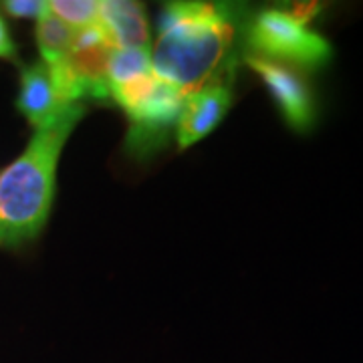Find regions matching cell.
<instances>
[{
	"mask_svg": "<svg viewBox=\"0 0 363 363\" xmlns=\"http://www.w3.org/2000/svg\"><path fill=\"white\" fill-rule=\"evenodd\" d=\"M240 39V11L228 2H168L157 18L150 51L157 79L192 95L216 81H228Z\"/></svg>",
	"mask_w": 363,
	"mask_h": 363,
	"instance_id": "cell-1",
	"label": "cell"
},
{
	"mask_svg": "<svg viewBox=\"0 0 363 363\" xmlns=\"http://www.w3.org/2000/svg\"><path fill=\"white\" fill-rule=\"evenodd\" d=\"M83 116L85 105H69L0 172V248L13 250L39 238L51 216L61 152Z\"/></svg>",
	"mask_w": 363,
	"mask_h": 363,
	"instance_id": "cell-2",
	"label": "cell"
},
{
	"mask_svg": "<svg viewBox=\"0 0 363 363\" xmlns=\"http://www.w3.org/2000/svg\"><path fill=\"white\" fill-rule=\"evenodd\" d=\"M111 99L130 119L128 147L131 154H150L162 147L176 130L186 95L156 77V73L111 87Z\"/></svg>",
	"mask_w": 363,
	"mask_h": 363,
	"instance_id": "cell-3",
	"label": "cell"
},
{
	"mask_svg": "<svg viewBox=\"0 0 363 363\" xmlns=\"http://www.w3.org/2000/svg\"><path fill=\"white\" fill-rule=\"evenodd\" d=\"M245 40L259 55L291 67L319 69L333 57V47L289 9H264L245 26Z\"/></svg>",
	"mask_w": 363,
	"mask_h": 363,
	"instance_id": "cell-4",
	"label": "cell"
},
{
	"mask_svg": "<svg viewBox=\"0 0 363 363\" xmlns=\"http://www.w3.org/2000/svg\"><path fill=\"white\" fill-rule=\"evenodd\" d=\"M245 63L267 85L286 125L297 133L311 130L317 119V104L307 79L295 67L271 61L259 55L248 52L245 55Z\"/></svg>",
	"mask_w": 363,
	"mask_h": 363,
	"instance_id": "cell-5",
	"label": "cell"
},
{
	"mask_svg": "<svg viewBox=\"0 0 363 363\" xmlns=\"http://www.w3.org/2000/svg\"><path fill=\"white\" fill-rule=\"evenodd\" d=\"M233 105V87L228 81H216L184 99L176 121V142L180 150L204 140L218 128Z\"/></svg>",
	"mask_w": 363,
	"mask_h": 363,
	"instance_id": "cell-6",
	"label": "cell"
},
{
	"mask_svg": "<svg viewBox=\"0 0 363 363\" xmlns=\"http://www.w3.org/2000/svg\"><path fill=\"white\" fill-rule=\"evenodd\" d=\"M69 105L73 104H65L61 99L51 71L43 61L23 67L18 81V95H16V109L30 123L33 130L37 131L51 125Z\"/></svg>",
	"mask_w": 363,
	"mask_h": 363,
	"instance_id": "cell-7",
	"label": "cell"
},
{
	"mask_svg": "<svg viewBox=\"0 0 363 363\" xmlns=\"http://www.w3.org/2000/svg\"><path fill=\"white\" fill-rule=\"evenodd\" d=\"M99 26L116 49H150V25L140 2H99Z\"/></svg>",
	"mask_w": 363,
	"mask_h": 363,
	"instance_id": "cell-8",
	"label": "cell"
},
{
	"mask_svg": "<svg viewBox=\"0 0 363 363\" xmlns=\"http://www.w3.org/2000/svg\"><path fill=\"white\" fill-rule=\"evenodd\" d=\"M75 28L65 25L61 18H57L51 11L40 16L35 26V37H37V47L40 52V61L47 67L55 65L63 61L75 40Z\"/></svg>",
	"mask_w": 363,
	"mask_h": 363,
	"instance_id": "cell-9",
	"label": "cell"
},
{
	"mask_svg": "<svg viewBox=\"0 0 363 363\" xmlns=\"http://www.w3.org/2000/svg\"><path fill=\"white\" fill-rule=\"evenodd\" d=\"M154 73L150 49H113L109 57V87Z\"/></svg>",
	"mask_w": 363,
	"mask_h": 363,
	"instance_id": "cell-10",
	"label": "cell"
},
{
	"mask_svg": "<svg viewBox=\"0 0 363 363\" xmlns=\"http://www.w3.org/2000/svg\"><path fill=\"white\" fill-rule=\"evenodd\" d=\"M49 11L57 18L75 30L99 25V2L91 0H52L49 2Z\"/></svg>",
	"mask_w": 363,
	"mask_h": 363,
	"instance_id": "cell-11",
	"label": "cell"
},
{
	"mask_svg": "<svg viewBox=\"0 0 363 363\" xmlns=\"http://www.w3.org/2000/svg\"><path fill=\"white\" fill-rule=\"evenodd\" d=\"M0 11L13 18H35L39 21L49 11V2L45 0H4L0 2Z\"/></svg>",
	"mask_w": 363,
	"mask_h": 363,
	"instance_id": "cell-12",
	"label": "cell"
},
{
	"mask_svg": "<svg viewBox=\"0 0 363 363\" xmlns=\"http://www.w3.org/2000/svg\"><path fill=\"white\" fill-rule=\"evenodd\" d=\"M0 59H4V61H18V49L14 45L9 23L4 21L2 13H0Z\"/></svg>",
	"mask_w": 363,
	"mask_h": 363,
	"instance_id": "cell-13",
	"label": "cell"
}]
</instances>
